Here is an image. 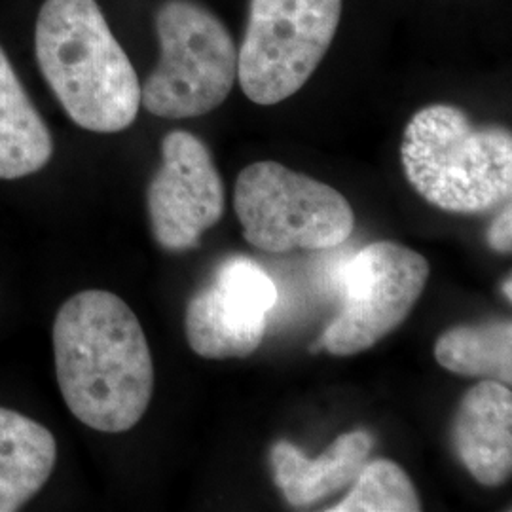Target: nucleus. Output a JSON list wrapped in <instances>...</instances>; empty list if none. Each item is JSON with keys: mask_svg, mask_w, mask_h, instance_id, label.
<instances>
[{"mask_svg": "<svg viewBox=\"0 0 512 512\" xmlns=\"http://www.w3.org/2000/svg\"><path fill=\"white\" fill-rule=\"evenodd\" d=\"M55 374L74 418L101 433H126L154 393V363L141 321L109 291H82L55 315Z\"/></svg>", "mask_w": 512, "mask_h": 512, "instance_id": "nucleus-1", "label": "nucleus"}, {"mask_svg": "<svg viewBox=\"0 0 512 512\" xmlns=\"http://www.w3.org/2000/svg\"><path fill=\"white\" fill-rule=\"evenodd\" d=\"M38 67L76 126L128 129L141 109V84L97 0H44L35 27Z\"/></svg>", "mask_w": 512, "mask_h": 512, "instance_id": "nucleus-2", "label": "nucleus"}, {"mask_svg": "<svg viewBox=\"0 0 512 512\" xmlns=\"http://www.w3.org/2000/svg\"><path fill=\"white\" fill-rule=\"evenodd\" d=\"M401 162L412 188L442 211L480 215L511 202V131L478 126L454 105H427L410 118Z\"/></svg>", "mask_w": 512, "mask_h": 512, "instance_id": "nucleus-3", "label": "nucleus"}, {"mask_svg": "<svg viewBox=\"0 0 512 512\" xmlns=\"http://www.w3.org/2000/svg\"><path fill=\"white\" fill-rule=\"evenodd\" d=\"M154 23L160 59L141 88V105L167 120L219 109L238 80V46L226 25L194 0H167Z\"/></svg>", "mask_w": 512, "mask_h": 512, "instance_id": "nucleus-4", "label": "nucleus"}, {"mask_svg": "<svg viewBox=\"0 0 512 512\" xmlns=\"http://www.w3.org/2000/svg\"><path fill=\"white\" fill-rule=\"evenodd\" d=\"M234 209L243 238L266 253L332 249L355 228L353 207L336 188L277 162L239 173Z\"/></svg>", "mask_w": 512, "mask_h": 512, "instance_id": "nucleus-5", "label": "nucleus"}, {"mask_svg": "<svg viewBox=\"0 0 512 512\" xmlns=\"http://www.w3.org/2000/svg\"><path fill=\"white\" fill-rule=\"evenodd\" d=\"M342 0H251L238 50L243 93L272 107L300 92L329 52Z\"/></svg>", "mask_w": 512, "mask_h": 512, "instance_id": "nucleus-6", "label": "nucleus"}, {"mask_svg": "<svg viewBox=\"0 0 512 512\" xmlns=\"http://www.w3.org/2000/svg\"><path fill=\"white\" fill-rule=\"evenodd\" d=\"M429 274L427 258L406 245H366L342 266V308L311 351L351 357L376 346L403 325L425 291Z\"/></svg>", "mask_w": 512, "mask_h": 512, "instance_id": "nucleus-7", "label": "nucleus"}, {"mask_svg": "<svg viewBox=\"0 0 512 512\" xmlns=\"http://www.w3.org/2000/svg\"><path fill=\"white\" fill-rule=\"evenodd\" d=\"M224 184L211 150L190 131H169L162 141V165L148 184L152 236L158 245L183 253L224 215Z\"/></svg>", "mask_w": 512, "mask_h": 512, "instance_id": "nucleus-8", "label": "nucleus"}, {"mask_svg": "<svg viewBox=\"0 0 512 512\" xmlns=\"http://www.w3.org/2000/svg\"><path fill=\"white\" fill-rule=\"evenodd\" d=\"M275 302L274 281L255 260L226 258L186 306V340L203 359L249 357L262 344Z\"/></svg>", "mask_w": 512, "mask_h": 512, "instance_id": "nucleus-9", "label": "nucleus"}, {"mask_svg": "<svg viewBox=\"0 0 512 512\" xmlns=\"http://www.w3.org/2000/svg\"><path fill=\"white\" fill-rule=\"evenodd\" d=\"M461 465L478 484L497 488L512 473L511 385L482 380L463 397L452 425Z\"/></svg>", "mask_w": 512, "mask_h": 512, "instance_id": "nucleus-10", "label": "nucleus"}, {"mask_svg": "<svg viewBox=\"0 0 512 512\" xmlns=\"http://www.w3.org/2000/svg\"><path fill=\"white\" fill-rule=\"evenodd\" d=\"M374 448L368 431H349L330 444L319 458H306L300 448L287 440L272 448L274 480L293 507H310L317 501L349 486L363 469Z\"/></svg>", "mask_w": 512, "mask_h": 512, "instance_id": "nucleus-11", "label": "nucleus"}, {"mask_svg": "<svg viewBox=\"0 0 512 512\" xmlns=\"http://www.w3.org/2000/svg\"><path fill=\"white\" fill-rule=\"evenodd\" d=\"M57 461L48 427L0 408V512L19 511L46 486Z\"/></svg>", "mask_w": 512, "mask_h": 512, "instance_id": "nucleus-12", "label": "nucleus"}, {"mask_svg": "<svg viewBox=\"0 0 512 512\" xmlns=\"http://www.w3.org/2000/svg\"><path fill=\"white\" fill-rule=\"evenodd\" d=\"M52 133L0 48V179L18 181L50 164Z\"/></svg>", "mask_w": 512, "mask_h": 512, "instance_id": "nucleus-13", "label": "nucleus"}, {"mask_svg": "<svg viewBox=\"0 0 512 512\" xmlns=\"http://www.w3.org/2000/svg\"><path fill=\"white\" fill-rule=\"evenodd\" d=\"M442 368L465 378L512 382V325L509 319L442 332L435 344Z\"/></svg>", "mask_w": 512, "mask_h": 512, "instance_id": "nucleus-14", "label": "nucleus"}, {"mask_svg": "<svg viewBox=\"0 0 512 512\" xmlns=\"http://www.w3.org/2000/svg\"><path fill=\"white\" fill-rule=\"evenodd\" d=\"M349 494L329 512H420V495L401 465L389 459L366 461Z\"/></svg>", "mask_w": 512, "mask_h": 512, "instance_id": "nucleus-15", "label": "nucleus"}, {"mask_svg": "<svg viewBox=\"0 0 512 512\" xmlns=\"http://www.w3.org/2000/svg\"><path fill=\"white\" fill-rule=\"evenodd\" d=\"M505 209L501 215L492 222L488 230V243L497 253H511L512 251V211L511 202L503 205Z\"/></svg>", "mask_w": 512, "mask_h": 512, "instance_id": "nucleus-16", "label": "nucleus"}, {"mask_svg": "<svg viewBox=\"0 0 512 512\" xmlns=\"http://www.w3.org/2000/svg\"><path fill=\"white\" fill-rule=\"evenodd\" d=\"M503 291H505V294H507V298L511 300L512 294H511V277L507 279V285H503Z\"/></svg>", "mask_w": 512, "mask_h": 512, "instance_id": "nucleus-17", "label": "nucleus"}]
</instances>
